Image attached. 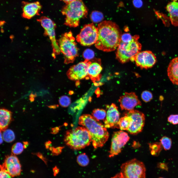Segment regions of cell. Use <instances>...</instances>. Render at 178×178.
<instances>
[{
    "label": "cell",
    "mask_w": 178,
    "mask_h": 178,
    "mask_svg": "<svg viewBox=\"0 0 178 178\" xmlns=\"http://www.w3.org/2000/svg\"><path fill=\"white\" fill-rule=\"evenodd\" d=\"M98 37L95 47L104 52L113 51L119 45L121 31L115 23L110 21H104L100 23L97 27Z\"/></svg>",
    "instance_id": "6da1fadb"
},
{
    "label": "cell",
    "mask_w": 178,
    "mask_h": 178,
    "mask_svg": "<svg viewBox=\"0 0 178 178\" xmlns=\"http://www.w3.org/2000/svg\"><path fill=\"white\" fill-rule=\"evenodd\" d=\"M79 124L88 130L95 149L104 146L108 140L109 134L104 125L92 115L83 114L79 118Z\"/></svg>",
    "instance_id": "7a4b0ae2"
},
{
    "label": "cell",
    "mask_w": 178,
    "mask_h": 178,
    "mask_svg": "<svg viewBox=\"0 0 178 178\" xmlns=\"http://www.w3.org/2000/svg\"><path fill=\"white\" fill-rule=\"evenodd\" d=\"M61 12L65 16L64 24L75 27L79 26L81 19L86 17L88 9L82 0H75L66 4Z\"/></svg>",
    "instance_id": "3957f363"
},
{
    "label": "cell",
    "mask_w": 178,
    "mask_h": 178,
    "mask_svg": "<svg viewBox=\"0 0 178 178\" xmlns=\"http://www.w3.org/2000/svg\"><path fill=\"white\" fill-rule=\"evenodd\" d=\"M64 140L67 146L72 149L77 150L89 146L91 142L89 131L83 126L78 127L67 131Z\"/></svg>",
    "instance_id": "277c9868"
},
{
    "label": "cell",
    "mask_w": 178,
    "mask_h": 178,
    "mask_svg": "<svg viewBox=\"0 0 178 178\" xmlns=\"http://www.w3.org/2000/svg\"><path fill=\"white\" fill-rule=\"evenodd\" d=\"M139 38V36L136 35L133 36L129 42L120 41L116 53V58L119 62L124 63L130 61H134L135 56L141 48V44L138 41Z\"/></svg>",
    "instance_id": "5b68a950"
},
{
    "label": "cell",
    "mask_w": 178,
    "mask_h": 178,
    "mask_svg": "<svg viewBox=\"0 0 178 178\" xmlns=\"http://www.w3.org/2000/svg\"><path fill=\"white\" fill-rule=\"evenodd\" d=\"M58 42L61 52L64 56V63H73L78 56V51L72 32L70 31L63 34Z\"/></svg>",
    "instance_id": "8992f818"
},
{
    "label": "cell",
    "mask_w": 178,
    "mask_h": 178,
    "mask_svg": "<svg viewBox=\"0 0 178 178\" xmlns=\"http://www.w3.org/2000/svg\"><path fill=\"white\" fill-rule=\"evenodd\" d=\"M146 168L143 163L134 158L123 163L120 173L124 178H146Z\"/></svg>",
    "instance_id": "52a82bcc"
},
{
    "label": "cell",
    "mask_w": 178,
    "mask_h": 178,
    "mask_svg": "<svg viewBox=\"0 0 178 178\" xmlns=\"http://www.w3.org/2000/svg\"><path fill=\"white\" fill-rule=\"evenodd\" d=\"M37 21L44 29L45 35L49 38L53 49L52 55L55 58V55L59 54L61 52L56 38L55 24L51 19L44 16L41 17Z\"/></svg>",
    "instance_id": "ba28073f"
},
{
    "label": "cell",
    "mask_w": 178,
    "mask_h": 178,
    "mask_svg": "<svg viewBox=\"0 0 178 178\" xmlns=\"http://www.w3.org/2000/svg\"><path fill=\"white\" fill-rule=\"evenodd\" d=\"M98 31L93 23L85 25L76 37L81 45L89 46L95 44L98 37Z\"/></svg>",
    "instance_id": "9c48e42d"
},
{
    "label": "cell",
    "mask_w": 178,
    "mask_h": 178,
    "mask_svg": "<svg viewBox=\"0 0 178 178\" xmlns=\"http://www.w3.org/2000/svg\"><path fill=\"white\" fill-rule=\"evenodd\" d=\"M129 139L127 133L123 131L114 132L112 136L109 157H113L120 153Z\"/></svg>",
    "instance_id": "30bf717a"
},
{
    "label": "cell",
    "mask_w": 178,
    "mask_h": 178,
    "mask_svg": "<svg viewBox=\"0 0 178 178\" xmlns=\"http://www.w3.org/2000/svg\"><path fill=\"white\" fill-rule=\"evenodd\" d=\"M91 62L89 60H85L71 66L67 72V77L69 79L74 81L89 78L88 69Z\"/></svg>",
    "instance_id": "8fae6325"
},
{
    "label": "cell",
    "mask_w": 178,
    "mask_h": 178,
    "mask_svg": "<svg viewBox=\"0 0 178 178\" xmlns=\"http://www.w3.org/2000/svg\"><path fill=\"white\" fill-rule=\"evenodd\" d=\"M130 117L132 123L128 131L131 134H137L142 131L145 122V116L142 112L136 110L129 111L125 115Z\"/></svg>",
    "instance_id": "7c38bea8"
},
{
    "label": "cell",
    "mask_w": 178,
    "mask_h": 178,
    "mask_svg": "<svg viewBox=\"0 0 178 178\" xmlns=\"http://www.w3.org/2000/svg\"><path fill=\"white\" fill-rule=\"evenodd\" d=\"M137 66L142 69L151 68L155 65L157 60L155 55L151 51L146 50L140 51L134 58Z\"/></svg>",
    "instance_id": "4fadbf2b"
},
{
    "label": "cell",
    "mask_w": 178,
    "mask_h": 178,
    "mask_svg": "<svg viewBox=\"0 0 178 178\" xmlns=\"http://www.w3.org/2000/svg\"><path fill=\"white\" fill-rule=\"evenodd\" d=\"M0 169L14 177L20 175L21 165L17 157L12 155L6 156L3 163L0 166Z\"/></svg>",
    "instance_id": "5bb4252c"
},
{
    "label": "cell",
    "mask_w": 178,
    "mask_h": 178,
    "mask_svg": "<svg viewBox=\"0 0 178 178\" xmlns=\"http://www.w3.org/2000/svg\"><path fill=\"white\" fill-rule=\"evenodd\" d=\"M119 117L117 107L114 104H112L108 109L106 118L104 120L105 127L106 128H119Z\"/></svg>",
    "instance_id": "9a60e30c"
},
{
    "label": "cell",
    "mask_w": 178,
    "mask_h": 178,
    "mask_svg": "<svg viewBox=\"0 0 178 178\" xmlns=\"http://www.w3.org/2000/svg\"><path fill=\"white\" fill-rule=\"evenodd\" d=\"M118 101L122 110L130 111L138 106H141V103L137 96L134 92H126L121 96Z\"/></svg>",
    "instance_id": "2e32d148"
},
{
    "label": "cell",
    "mask_w": 178,
    "mask_h": 178,
    "mask_svg": "<svg viewBox=\"0 0 178 178\" xmlns=\"http://www.w3.org/2000/svg\"><path fill=\"white\" fill-rule=\"evenodd\" d=\"M22 4V16L24 18L30 19L36 15H39V13L42 7L39 2H29L23 1Z\"/></svg>",
    "instance_id": "e0dca14e"
},
{
    "label": "cell",
    "mask_w": 178,
    "mask_h": 178,
    "mask_svg": "<svg viewBox=\"0 0 178 178\" xmlns=\"http://www.w3.org/2000/svg\"><path fill=\"white\" fill-rule=\"evenodd\" d=\"M167 73L168 77L174 84L178 85V57L173 59L169 65Z\"/></svg>",
    "instance_id": "ac0fdd59"
},
{
    "label": "cell",
    "mask_w": 178,
    "mask_h": 178,
    "mask_svg": "<svg viewBox=\"0 0 178 178\" xmlns=\"http://www.w3.org/2000/svg\"><path fill=\"white\" fill-rule=\"evenodd\" d=\"M98 61L91 62L88 69V76L93 81H98L101 78L100 73L102 69L101 63Z\"/></svg>",
    "instance_id": "d6986e66"
},
{
    "label": "cell",
    "mask_w": 178,
    "mask_h": 178,
    "mask_svg": "<svg viewBox=\"0 0 178 178\" xmlns=\"http://www.w3.org/2000/svg\"><path fill=\"white\" fill-rule=\"evenodd\" d=\"M166 9L169 15V18L172 24L178 26V1L174 0L168 3Z\"/></svg>",
    "instance_id": "ffe728a7"
},
{
    "label": "cell",
    "mask_w": 178,
    "mask_h": 178,
    "mask_svg": "<svg viewBox=\"0 0 178 178\" xmlns=\"http://www.w3.org/2000/svg\"><path fill=\"white\" fill-rule=\"evenodd\" d=\"M0 128L3 131L8 127L11 119L12 112L9 111L1 109L0 110Z\"/></svg>",
    "instance_id": "44dd1931"
},
{
    "label": "cell",
    "mask_w": 178,
    "mask_h": 178,
    "mask_svg": "<svg viewBox=\"0 0 178 178\" xmlns=\"http://www.w3.org/2000/svg\"><path fill=\"white\" fill-rule=\"evenodd\" d=\"M132 120L130 117L126 115L120 118L118 123L119 128L121 130L128 131L131 126Z\"/></svg>",
    "instance_id": "7402d4cb"
},
{
    "label": "cell",
    "mask_w": 178,
    "mask_h": 178,
    "mask_svg": "<svg viewBox=\"0 0 178 178\" xmlns=\"http://www.w3.org/2000/svg\"><path fill=\"white\" fill-rule=\"evenodd\" d=\"M149 145L151 154L154 156H158L162 148L161 143L156 142L150 143Z\"/></svg>",
    "instance_id": "603a6c76"
},
{
    "label": "cell",
    "mask_w": 178,
    "mask_h": 178,
    "mask_svg": "<svg viewBox=\"0 0 178 178\" xmlns=\"http://www.w3.org/2000/svg\"><path fill=\"white\" fill-rule=\"evenodd\" d=\"M2 134L3 139L7 142H11L15 139V136L13 132L9 129L3 131Z\"/></svg>",
    "instance_id": "cb8c5ba5"
},
{
    "label": "cell",
    "mask_w": 178,
    "mask_h": 178,
    "mask_svg": "<svg viewBox=\"0 0 178 178\" xmlns=\"http://www.w3.org/2000/svg\"><path fill=\"white\" fill-rule=\"evenodd\" d=\"M76 161L78 164L80 166L85 167L89 164V160L87 155L83 153L79 155L77 157Z\"/></svg>",
    "instance_id": "d4e9b609"
},
{
    "label": "cell",
    "mask_w": 178,
    "mask_h": 178,
    "mask_svg": "<svg viewBox=\"0 0 178 178\" xmlns=\"http://www.w3.org/2000/svg\"><path fill=\"white\" fill-rule=\"evenodd\" d=\"M106 114L105 110L99 109H94L92 113V116L98 121L104 120L106 118Z\"/></svg>",
    "instance_id": "484cf974"
},
{
    "label": "cell",
    "mask_w": 178,
    "mask_h": 178,
    "mask_svg": "<svg viewBox=\"0 0 178 178\" xmlns=\"http://www.w3.org/2000/svg\"><path fill=\"white\" fill-rule=\"evenodd\" d=\"M90 17L91 21L94 23L101 22L104 18L102 13L98 11H94L91 13Z\"/></svg>",
    "instance_id": "4316f807"
},
{
    "label": "cell",
    "mask_w": 178,
    "mask_h": 178,
    "mask_svg": "<svg viewBox=\"0 0 178 178\" xmlns=\"http://www.w3.org/2000/svg\"><path fill=\"white\" fill-rule=\"evenodd\" d=\"M23 148V144L21 142H18L15 143L12 146L11 151L13 155H19L22 152Z\"/></svg>",
    "instance_id": "83f0119b"
},
{
    "label": "cell",
    "mask_w": 178,
    "mask_h": 178,
    "mask_svg": "<svg viewBox=\"0 0 178 178\" xmlns=\"http://www.w3.org/2000/svg\"><path fill=\"white\" fill-rule=\"evenodd\" d=\"M160 143L165 150H167L170 149L172 145V141L170 138L167 136H164L160 139Z\"/></svg>",
    "instance_id": "f1b7e54d"
},
{
    "label": "cell",
    "mask_w": 178,
    "mask_h": 178,
    "mask_svg": "<svg viewBox=\"0 0 178 178\" xmlns=\"http://www.w3.org/2000/svg\"><path fill=\"white\" fill-rule=\"evenodd\" d=\"M59 102L61 106L66 107H68L70 104L71 100L68 96L66 95H63L60 98Z\"/></svg>",
    "instance_id": "f546056e"
},
{
    "label": "cell",
    "mask_w": 178,
    "mask_h": 178,
    "mask_svg": "<svg viewBox=\"0 0 178 178\" xmlns=\"http://www.w3.org/2000/svg\"><path fill=\"white\" fill-rule=\"evenodd\" d=\"M141 97L143 100L145 102H148L152 99L153 95L150 91H145L142 92L141 94Z\"/></svg>",
    "instance_id": "4dcf8cb0"
},
{
    "label": "cell",
    "mask_w": 178,
    "mask_h": 178,
    "mask_svg": "<svg viewBox=\"0 0 178 178\" xmlns=\"http://www.w3.org/2000/svg\"><path fill=\"white\" fill-rule=\"evenodd\" d=\"M94 56V52L92 50L90 49H87L84 52L83 56L85 60H89L92 59Z\"/></svg>",
    "instance_id": "1f68e13d"
},
{
    "label": "cell",
    "mask_w": 178,
    "mask_h": 178,
    "mask_svg": "<svg viewBox=\"0 0 178 178\" xmlns=\"http://www.w3.org/2000/svg\"><path fill=\"white\" fill-rule=\"evenodd\" d=\"M168 121L173 125L178 124V114L170 115L168 117Z\"/></svg>",
    "instance_id": "d6a6232c"
},
{
    "label": "cell",
    "mask_w": 178,
    "mask_h": 178,
    "mask_svg": "<svg viewBox=\"0 0 178 178\" xmlns=\"http://www.w3.org/2000/svg\"><path fill=\"white\" fill-rule=\"evenodd\" d=\"M133 36L129 33H125L121 35V41L123 42H127L131 41Z\"/></svg>",
    "instance_id": "836d02e7"
},
{
    "label": "cell",
    "mask_w": 178,
    "mask_h": 178,
    "mask_svg": "<svg viewBox=\"0 0 178 178\" xmlns=\"http://www.w3.org/2000/svg\"><path fill=\"white\" fill-rule=\"evenodd\" d=\"M0 178H11V176L4 170L0 169Z\"/></svg>",
    "instance_id": "e575fe53"
},
{
    "label": "cell",
    "mask_w": 178,
    "mask_h": 178,
    "mask_svg": "<svg viewBox=\"0 0 178 178\" xmlns=\"http://www.w3.org/2000/svg\"><path fill=\"white\" fill-rule=\"evenodd\" d=\"M133 3L134 6L137 8H140L142 5V2L141 0H134Z\"/></svg>",
    "instance_id": "d590c367"
},
{
    "label": "cell",
    "mask_w": 178,
    "mask_h": 178,
    "mask_svg": "<svg viewBox=\"0 0 178 178\" xmlns=\"http://www.w3.org/2000/svg\"><path fill=\"white\" fill-rule=\"evenodd\" d=\"M158 167L160 168L165 170H168V168L167 165L164 163H160L158 164Z\"/></svg>",
    "instance_id": "8d00e7d4"
},
{
    "label": "cell",
    "mask_w": 178,
    "mask_h": 178,
    "mask_svg": "<svg viewBox=\"0 0 178 178\" xmlns=\"http://www.w3.org/2000/svg\"><path fill=\"white\" fill-rule=\"evenodd\" d=\"M53 175L54 176H56L58 174L60 171V169L57 166H55L53 169Z\"/></svg>",
    "instance_id": "74e56055"
},
{
    "label": "cell",
    "mask_w": 178,
    "mask_h": 178,
    "mask_svg": "<svg viewBox=\"0 0 178 178\" xmlns=\"http://www.w3.org/2000/svg\"><path fill=\"white\" fill-rule=\"evenodd\" d=\"M111 178H124L121 174L120 172L116 174Z\"/></svg>",
    "instance_id": "f35d334b"
},
{
    "label": "cell",
    "mask_w": 178,
    "mask_h": 178,
    "mask_svg": "<svg viewBox=\"0 0 178 178\" xmlns=\"http://www.w3.org/2000/svg\"><path fill=\"white\" fill-rule=\"evenodd\" d=\"M65 3L66 4H68L75 0H61Z\"/></svg>",
    "instance_id": "ab89813d"
},
{
    "label": "cell",
    "mask_w": 178,
    "mask_h": 178,
    "mask_svg": "<svg viewBox=\"0 0 178 178\" xmlns=\"http://www.w3.org/2000/svg\"><path fill=\"white\" fill-rule=\"evenodd\" d=\"M0 144H1L2 142V140L3 139V138L2 136V134H1V132H0Z\"/></svg>",
    "instance_id": "60d3db41"
},
{
    "label": "cell",
    "mask_w": 178,
    "mask_h": 178,
    "mask_svg": "<svg viewBox=\"0 0 178 178\" xmlns=\"http://www.w3.org/2000/svg\"></svg>",
    "instance_id": "b9f144b4"
}]
</instances>
